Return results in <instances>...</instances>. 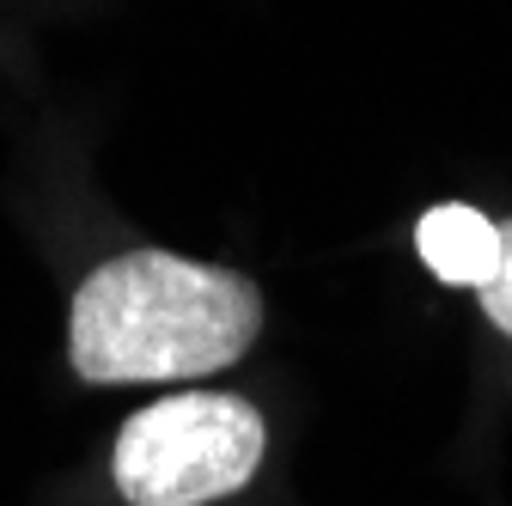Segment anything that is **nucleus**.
Segmentation results:
<instances>
[{
	"label": "nucleus",
	"instance_id": "nucleus-1",
	"mask_svg": "<svg viewBox=\"0 0 512 506\" xmlns=\"http://www.w3.org/2000/svg\"><path fill=\"white\" fill-rule=\"evenodd\" d=\"M263 324V299L232 269L135 250L104 263L68 318V360L92 385H147L232 366Z\"/></svg>",
	"mask_w": 512,
	"mask_h": 506
},
{
	"label": "nucleus",
	"instance_id": "nucleus-2",
	"mask_svg": "<svg viewBox=\"0 0 512 506\" xmlns=\"http://www.w3.org/2000/svg\"><path fill=\"white\" fill-rule=\"evenodd\" d=\"M256 464H263V415L220 391L165 397L116 439V488L128 506H202L244 488Z\"/></svg>",
	"mask_w": 512,
	"mask_h": 506
},
{
	"label": "nucleus",
	"instance_id": "nucleus-3",
	"mask_svg": "<svg viewBox=\"0 0 512 506\" xmlns=\"http://www.w3.org/2000/svg\"><path fill=\"white\" fill-rule=\"evenodd\" d=\"M415 244H421L427 269H433L439 281H452V287H482V281L494 275V263H500V226H494L488 214L464 208V202L427 208Z\"/></svg>",
	"mask_w": 512,
	"mask_h": 506
},
{
	"label": "nucleus",
	"instance_id": "nucleus-4",
	"mask_svg": "<svg viewBox=\"0 0 512 506\" xmlns=\"http://www.w3.org/2000/svg\"><path fill=\"white\" fill-rule=\"evenodd\" d=\"M476 293H482V311L494 318V330L512 336V226H500V263H494V275Z\"/></svg>",
	"mask_w": 512,
	"mask_h": 506
}]
</instances>
